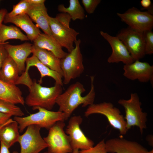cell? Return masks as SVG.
Here are the masks:
<instances>
[{
  "label": "cell",
  "instance_id": "6da1fadb",
  "mask_svg": "<svg viewBox=\"0 0 153 153\" xmlns=\"http://www.w3.org/2000/svg\"><path fill=\"white\" fill-rule=\"evenodd\" d=\"M90 78L91 89L86 95L82 96L86 90L82 83L77 82L71 85L56 99V103L59 106L58 111L64 114L65 120L80 105L85 107L94 104L95 96L94 84V76H91Z\"/></svg>",
  "mask_w": 153,
  "mask_h": 153
},
{
  "label": "cell",
  "instance_id": "7a4b0ae2",
  "mask_svg": "<svg viewBox=\"0 0 153 153\" xmlns=\"http://www.w3.org/2000/svg\"><path fill=\"white\" fill-rule=\"evenodd\" d=\"M62 86L55 83L52 87H44L36 80L33 81L28 87L29 93L26 98L25 103L34 110L38 107L51 110L57 97L62 93Z\"/></svg>",
  "mask_w": 153,
  "mask_h": 153
},
{
  "label": "cell",
  "instance_id": "3957f363",
  "mask_svg": "<svg viewBox=\"0 0 153 153\" xmlns=\"http://www.w3.org/2000/svg\"><path fill=\"white\" fill-rule=\"evenodd\" d=\"M37 109L38 112L27 116H14L13 120L18 123L20 132H23L28 126L31 125H37L41 128L49 130L57 122L65 120L64 114L58 110L52 111L40 107Z\"/></svg>",
  "mask_w": 153,
  "mask_h": 153
},
{
  "label": "cell",
  "instance_id": "277c9868",
  "mask_svg": "<svg viewBox=\"0 0 153 153\" xmlns=\"http://www.w3.org/2000/svg\"><path fill=\"white\" fill-rule=\"evenodd\" d=\"M118 103L125 110L124 118L127 130L136 126L139 128L141 134H143L144 129L147 128V114L142 111L141 103L138 94L136 93H131L129 99H120Z\"/></svg>",
  "mask_w": 153,
  "mask_h": 153
},
{
  "label": "cell",
  "instance_id": "5b68a950",
  "mask_svg": "<svg viewBox=\"0 0 153 153\" xmlns=\"http://www.w3.org/2000/svg\"><path fill=\"white\" fill-rule=\"evenodd\" d=\"M81 42L80 39L77 40L75 42L74 48L64 57L60 59L63 84H68L72 80L80 76L84 72L83 57L80 48Z\"/></svg>",
  "mask_w": 153,
  "mask_h": 153
},
{
  "label": "cell",
  "instance_id": "8992f818",
  "mask_svg": "<svg viewBox=\"0 0 153 153\" xmlns=\"http://www.w3.org/2000/svg\"><path fill=\"white\" fill-rule=\"evenodd\" d=\"M95 114L105 116L110 125L118 130L120 134L125 135L128 131L126 128L124 118L119 109L114 106L110 102H103L93 104L88 106L84 113L85 116L88 117Z\"/></svg>",
  "mask_w": 153,
  "mask_h": 153
},
{
  "label": "cell",
  "instance_id": "52a82bcc",
  "mask_svg": "<svg viewBox=\"0 0 153 153\" xmlns=\"http://www.w3.org/2000/svg\"><path fill=\"white\" fill-rule=\"evenodd\" d=\"M63 121L56 123L49 129L48 134L43 139L48 145L47 153H71L73 150L69 137L65 132Z\"/></svg>",
  "mask_w": 153,
  "mask_h": 153
},
{
  "label": "cell",
  "instance_id": "ba28073f",
  "mask_svg": "<svg viewBox=\"0 0 153 153\" xmlns=\"http://www.w3.org/2000/svg\"><path fill=\"white\" fill-rule=\"evenodd\" d=\"M116 37L124 43L134 61L139 60L144 56L143 32L128 27L121 29Z\"/></svg>",
  "mask_w": 153,
  "mask_h": 153
},
{
  "label": "cell",
  "instance_id": "9c48e42d",
  "mask_svg": "<svg viewBox=\"0 0 153 153\" xmlns=\"http://www.w3.org/2000/svg\"><path fill=\"white\" fill-rule=\"evenodd\" d=\"M117 15L129 27L141 31L152 30L153 15L152 10L142 11L133 7L123 13H117Z\"/></svg>",
  "mask_w": 153,
  "mask_h": 153
},
{
  "label": "cell",
  "instance_id": "30bf717a",
  "mask_svg": "<svg viewBox=\"0 0 153 153\" xmlns=\"http://www.w3.org/2000/svg\"><path fill=\"white\" fill-rule=\"evenodd\" d=\"M41 128L36 125L27 127L25 132L20 135L18 141L20 146V153H39L47 148V144L41 135Z\"/></svg>",
  "mask_w": 153,
  "mask_h": 153
},
{
  "label": "cell",
  "instance_id": "8fae6325",
  "mask_svg": "<svg viewBox=\"0 0 153 153\" xmlns=\"http://www.w3.org/2000/svg\"><path fill=\"white\" fill-rule=\"evenodd\" d=\"M82 121L80 116H73L70 119L66 128V133L68 135L73 150H86L94 146V142L85 135L80 128Z\"/></svg>",
  "mask_w": 153,
  "mask_h": 153
},
{
  "label": "cell",
  "instance_id": "7c38bea8",
  "mask_svg": "<svg viewBox=\"0 0 153 153\" xmlns=\"http://www.w3.org/2000/svg\"><path fill=\"white\" fill-rule=\"evenodd\" d=\"M49 23L52 37L62 47L66 48L69 52H71L74 48L73 44L77 40L79 33L62 24L55 17L50 16Z\"/></svg>",
  "mask_w": 153,
  "mask_h": 153
},
{
  "label": "cell",
  "instance_id": "4fadbf2b",
  "mask_svg": "<svg viewBox=\"0 0 153 153\" xmlns=\"http://www.w3.org/2000/svg\"><path fill=\"white\" fill-rule=\"evenodd\" d=\"M100 34L110 44L112 49V54L107 60L109 63L122 62L126 65L134 61L125 45L117 37L112 36L103 31H100Z\"/></svg>",
  "mask_w": 153,
  "mask_h": 153
},
{
  "label": "cell",
  "instance_id": "5bb4252c",
  "mask_svg": "<svg viewBox=\"0 0 153 153\" xmlns=\"http://www.w3.org/2000/svg\"><path fill=\"white\" fill-rule=\"evenodd\" d=\"M123 69V75L130 80H137L142 82H153V66L147 62L135 60L124 65Z\"/></svg>",
  "mask_w": 153,
  "mask_h": 153
},
{
  "label": "cell",
  "instance_id": "9a60e30c",
  "mask_svg": "<svg viewBox=\"0 0 153 153\" xmlns=\"http://www.w3.org/2000/svg\"><path fill=\"white\" fill-rule=\"evenodd\" d=\"M105 143L108 153H149L146 148L138 142L122 137L110 139Z\"/></svg>",
  "mask_w": 153,
  "mask_h": 153
},
{
  "label": "cell",
  "instance_id": "2e32d148",
  "mask_svg": "<svg viewBox=\"0 0 153 153\" xmlns=\"http://www.w3.org/2000/svg\"><path fill=\"white\" fill-rule=\"evenodd\" d=\"M33 44L29 42L16 45L8 43L4 45L8 55L17 64L19 74H22L25 70V64L29 55L32 53Z\"/></svg>",
  "mask_w": 153,
  "mask_h": 153
},
{
  "label": "cell",
  "instance_id": "e0dca14e",
  "mask_svg": "<svg viewBox=\"0 0 153 153\" xmlns=\"http://www.w3.org/2000/svg\"><path fill=\"white\" fill-rule=\"evenodd\" d=\"M3 22L5 23H12L24 31L29 40L33 41L41 33L38 27L33 24L27 14L9 17L5 16Z\"/></svg>",
  "mask_w": 153,
  "mask_h": 153
},
{
  "label": "cell",
  "instance_id": "ac0fdd59",
  "mask_svg": "<svg viewBox=\"0 0 153 153\" xmlns=\"http://www.w3.org/2000/svg\"><path fill=\"white\" fill-rule=\"evenodd\" d=\"M27 14L32 21L37 24L44 33L52 36L49 25L50 16L44 3L31 5Z\"/></svg>",
  "mask_w": 153,
  "mask_h": 153
},
{
  "label": "cell",
  "instance_id": "d6986e66",
  "mask_svg": "<svg viewBox=\"0 0 153 153\" xmlns=\"http://www.w3.org/2000/svg\"><path fill=\"white\" fill-rule=\"evenodd\" d=\"M33 42V45L36 47L51 52L60 59L64 57L67 54L52 36L44 33H41Z\"/></svg>",
  "mask_w": 153,
  "mask_h": 153
},
{
  "label": "cell",
  "instance_id": "ffe728a7",
  "mask_svg": "<svg viewBox=\"0 0 153 153\" xmlns=\"http://www.w3.org/2000/svg\"><path fill=\"white\" fill-rule=\"evenodd\" d=\"M26 67L24 71L28 73L30 67L32 66L36 67L39 71L41 78L39 83L41 84L43 77L48 76L52 78L55 81L56 84L63 86V77L59 73L53 71L42 63L34 55L28 58L26 60Z\"/></svg>",
  "mask_w": 153,
  "mask_h": 153
},
{
  "label": "cell",
  "instance_id": "44dd1931",
  "mask_svg": "<svg viewBox=\"0 0 153 153\" xmlns=\"http://www.w3.org/2000/svg\"><path fill=\"white\" fill-rule=\"evenodd\" d=\"M0 99L14 104L24 105L25 100L22 93L16 85L6 83L0 79Z\"/></svg>",
  "mask_w": 153,
  "mask_h": 153
},
{
  "label": "cell",
  "instance_id": "7402d4cb",
  "mask_svg": "<svg viewBox=\"0 0 153 153\" xmlns=\"http://www.w3.org/2000/svg\"><path fill=\"white\" fill-rule=\"evenodd\" d=\"M32 53L43 64L50 69L58 73L62 76L60 59L52 53L47 50L36 47L33 44Z\"/></svg>",
  "mask_w": 153,
  "mask_h": 153
},
{
  "label": "cell",
  "instance_id": "603a6c76",
  "mask_svg": "<svg viewBox=\"0 0 153 153\" xmlns=\"http://www.w3.org/2000/svg\"><path fill=\"white\" fill-rule=\"evenodd\" d=\"M19 74L17 64L8 55L1 68L0 79L8 84L16 85L19 78Z\"/></svg>",
  "mask_w": 153,
  "mask_h": 153
},
{
  "label": "cell",
  "instance_id": "cb8c5ba5",
  "mask_svg": "<svg viewBox=\"0 0 153 153\" xmlns=\"http://www.w3.org/2000/svg\"><path fill=\"white\" fill-rule=\"evenodd\" d=\"M20 135L18 124L14 120L0 129V141L9 148L18 142Z\"/></svg>",
  "mask_w": 153,
  "mask_h": 153
},
{
  "label": "cell",
  "instance_id": "d4e9b609",
  "mask_svg": "<svg viewBox=\"0 0 153 153\" xmlns=\"http://www.w3.org/2000/svg\"><path fill=\"white\" fill-rule=\"evenodd\" d=\"M10 39H19L21 41L29 40L27 36L17 27L8 26L2 24L0 26V43H4Z\"/></svg>",
  "mask_w": 153,
  "mask_h": 153
},
{
  "label": "cell",
  "instance_id": "484cf974",
  "mask_svg": "<svg viewBox=\"0 0 153 153\" xmlns=\"http://www.w3.org/2000/svg\"><path fill=\"white\" fill-rule=\"evenodd\" d=\"M69 5L66 7L63 4L58 6V10L62 13L68 14L73 20L77 19L82 20L85 16L84 10L78 0H70Z\"/></svg>",
  "mask_w": 153,
  "mask_h": 153
},
{
  "label": "cell",
  "instance_id": "4316f807",
  "mask_svg": "<svg viewBox=\"0 0 153 153\" xmlns=\"http://www.w3.org/2000/svg\"><path fill=\"white\" fill-rule=\"evenodd\" d=\"M0 112L14 116L22 117L24 113L19 107L14 103L0 99Z\"/></svg>",
  "mask_w": 153,
  "mask_h": 153
},
{
  "label": "cell",
  "instance_id": "83f0119b",
  "mask_svg": "<svg viewBox=\"0 0 153 153\" xmlns=\"http://www.w3.org/2000/svg\"><path fill=\"white\" fill-rule=\"evenodd\" d=\"M31 6L27 0H21L17 4L13 5L12 10L7 12L5 16L11 17L27 14Z\"/></svg>",
  "mask_w": 153,
  "mask_h": 153
},
{
  "label": "cell",
  "instance_id": "f1b7e54d",
  "mask_svg": "<svg viewBox=\"0 0 153 153\" xmlns=\"http://www.w3.org/2000/svg\"><path fill=\"white\" fill-rule=\"evenodd\" d=\"M144 41V50L146 54L153 53V32L152 30L143 32Z\"/></svg>",
  "mask_w": 153,
  "mask_h": 153
},
{
  "label": "cell",
  "instance_id": "f546056e",
  "mask_svg": "<svg viewBox=\"0 0 153 153\" xmlns=\"http://www.w3.org/2000/svg\"><path fill=\"white\" fill-rule=\"evenodd\" d=\"M79 153H108L106 150L105 142L103 140L95 146L88 149L82 150Z\"/></svg>",
  "mask_w": 153,
  "mask_h": 153
},
{
  "label": "cell",
  "instance_id": "4dcf8cb0",
  "mask_svg": "<svg viewBox=\"0 0 153 153\" xmlns=\"http://www.w3.org/2000/svg\"><path fill=\"white\" fill-rule=\"evenodd\" d=\"M101 0H82V2L86 12L89 14L93 13Z\"/></svg>",
  "mask_w": 153,
  "mask_h": 153
},
{
  "label": "cell",
  "instance_id": "1f68e13d",
  "mask_svg": "<svg viewBox=\"0 0 153 153\" xmlns=\"http://www.w3.org/2000/svg\"><path fill=\"white\" fill-rule=\"evenodd\" d=\"M55 18L62 24L67 27H70L69 24L71 18L67 14L61 12L58 14Z\"/></svg>",
  "mask_w": 153,
  "mask_h": 153
},
{
  "label": "cell",
  "instance_id": "d6a6232c",
  "mask_svg": "<svg viewBox=\"0 0 153 153\" xmlns=\"http://www.w3.org/2000/svg\"><path fill=\"white\" fill-rule=\"evenodd\" d=\"M8 43V42H6L4 43H0V73L3 65L8 56V54L4 47V45Z\"/></svg>",
  "mask_w": 153,
  "mask_h": 153
},
{
  "label": "cell",
  "instance_id": "836d02e7",
  "mask_svg": "<svg viewBox=\"0 0 153 153\" xmlns=\"http://www.w3.org/2000/svg\"><path fill=\"white\" fill-rule=\"evenodd\" d=\"M11 116L10 114L0 112V125L5 123Z\"/></svg>",
  "mask_w": 153,
  "mask_h": 153
},
{
  "label": "cell",
  "instance_id": "e575fe53",
  "mask_svg": "<svg viewBox=\"0 0 153 153\" xmlns=\"http://www.w3.org/2000/svg\"><path fill=\"white\" fill-rule=\"evenodd\" d=\"M0 153H10L9 148L2 142H0Z\"/></svg>",
  "mask_w": 153,
  "mask_h": 153
},
{
  "label": "cell",
  "instance_id": "d590c367",
  "mask_svg": "<svg viewBox=\"0 0 153 153\" xmlns=\"http://www.w3.org/2000/svg\"><path fill=\"white\" fill-rule=\"evenodd\" d=\"M140 3L142 6L144 8H149L151 4L150 0H142Z\"/></svg>",
  "mask_w": 153,
  "mask_h": 153
},
{
  "label": "cell",
  "instance_id": "8d00e7d4",
  "mask_svg": "<svg viewBox=\"0 0 153 153\" xmlns=\"http://www.w3.org/2000/svg\"><path fill=\"white\" fill-rule=\"evenodd\" d=\"M7 13V10L5 8H2L0 10V26L2 24L4 17Z\"/></svg>",
  "mask_w": 153,
  "mask_h": 153
},
{
  "label": "cell",
  "instance_id": "74e56055",
  "mask_svg": "<svg viewBox=\"0 0 153 153\" xmlns=\"http://www.w3.org/2000/svg\"><path fill=\"white\" fill-rule=\"evenodd\" d=\"M31 5H36L44 3L45 0H27Z\"/></svg>",
  "mask_w": 153,
  "mask_h": 153
},
{
  "label": "cell",
  "instance_id": "f35d334b",
  "mask_svg": "<svg viewBox=\"0 0 153 153\" xmlns=\"http://www.w3.org/2000/svg\"><path fill=\"white\" fill-rule=\"evenodd\" d=\"M13 120L12 119L10 118V119H9L7 122H6L5 123H4V124H3V125H0V129L2 127H3V126H4L5 125V124H6L7 123H9V122H10L12 121Z\"/></svg>",
  "mask_w": 153,
  "mask_h": 153
},
{
  "label": "cell",
  "instance_id": "ab89813d",
  "mask_svg": "<svg viewBox=\"0 0 153 153\" xmlns=\"http://www.w3.org/2000/svg\"><path fill=\"white\" fill-rule=\"evenodd\" d=\"M72 153H79V151L78 149L73 150Z\"/></svg>",
  "mask_w": 153,
  "mask_h": 153
},
{
  "label": "cell",
  "instance_id": "60d3db41",
  "mask_svg": "<svg viewBox=\"0 0 153 153\" xmlns=\"http://www.w3.org/2000/svg\"><path fill=\"white\" fill-rule=\"evenodd\" d=\"M149 153H153V150L152 149V150L149 151Z\"/></svg>",
  "mask_w": 153,
  "mask_h": 153
},
{
  "label": "cell",
  "instance_id": "b9f144b4",
  "mask_svg": "<svg viewBox=\"0 0 153 153\" xmlns=\"http://www.w3.org/2000/svg\"><path fill=\"white\" fill-rule=\"evenodd\" d=\"M12 153H18V152L16 151H14L12 152Z\"/></svg>",
  "mask_w": 153,
  "mask_h": 153
}]
</instances>
